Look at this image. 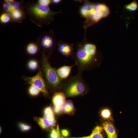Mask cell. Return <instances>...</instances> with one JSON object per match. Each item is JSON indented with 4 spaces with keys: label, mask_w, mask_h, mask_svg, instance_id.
<instances>
[{
    "label": "cell",
    "mask_w": 138,
    "mask_h": 138,
    "mask_svg": "<svg viewBox=\"0 0 138 138\" xmlns=\"http://www.w3.org/2000/svg\"><path fill=\"white\" fill-rule=\"evenodd\" d=\"M23 9L25 14L29 17L30 21L40 27L50 23L56 13L51 11L48 6L42 5L38 1L27 3Z\"/></svg>",
    "instance_id": "cell-1"
},
{
    "label": "cell",
    "mask_w": 138,
    "mask_h": 138,
    "mask_svg": "<svg viewBox=\"0 0 138 138\" xmlns=\"http://www.w3.org/2000/svg\"><path fill=\"white\" fill-rule=\"evenodd\" d=\"M42 64L45 76L48 82L54 86H58L60 82L59 77L56 71L50 65L44 54L42 56Z\"/></svg>",
    "instance_id": "cell-2"
},
{
    "label": "cell",
    "mask_w": 138,
    "mask_h": 138,
    "mask_svg": "<svg viewBox=\"0 0 138 138\" xmlns=\"http://www.w3.org/2000/svg\"><path fill=\"white\" fill-rule=\"evenodd\" d=\"M25 79L28 83L38 88L44 95L48 94L45 83L41 72L33 77H26Z\"/></svg>",
    "instance_id": "cell-3"
},
{
    "label": "cell",
    "mask_w": 138,
    "mask_h": 138,
    "mask_svg": "<svg viewBox=\"0 0 138 138\" xmlns=\"http://www.w3.org/2000/svg\"><path fill=\"white\" fill-rule=\"evenodd\" d=\"M52 101L55 112L57 114L61 113L62 111V106L66 101L65 94L61 92L55 93L53 97Z\"/></svg>",
    "instance_id": "cell-4"
},
{
    "label": "cell",
    "mask_w": 138,
    "mask_h": 138,
    "mask_svg": "<svg viewBox=\"0 0 138 138\" xmlns=\"http://www.w3.org/2000/svg\"><path fill=\"white\" fill-rule=\"evenodd\" d=\"M84 90V87L82 83L75 82L69 86L66 90V93L68 97H72L82 94Z\"/></svg>",
    "instance_id": "cell-5"
},
{
    "label": "cell",
    "mask_w": 138,
    "mask_h": 138,
    "mask_svg": "<svg viewBox=\"0 0 138 138\" xmlns=\"http://www.w3.org/2000/svg\"><path fill=\"white\" fill-rule=\"evenodd\" d=\"M38 42L43 48L49 49L53 44V40L51 36L44 33H41L37 38Z\"/></svg>",
    "instance_id": "cell-6"
},
{
    "label": "cell",
    "mask_w": 138,
    "mask_h": 138,
    "mask_svg": "<svg viewBox=\"0 0 138 138\" xmlns=\"http://www.w3.org/2000/svg\"><path fill=\"white\" fill-rule=\"evenodd\" d=\"M102 128L108 138H117L116 129L112 123L109 121L105 122L103 123Z\"/></svg>",
    "instance_id": "cell-7"
},
{
    "label": "cell",
    "mask_w": 138,
    "mask_h": 138,
    "mask_svg": "<svg viewBox=\"0 0 138 138\" xmlns=\"http://www.w3.org/2000/svg\"><path fill=\"white\" fill-rule=\"evenodd\" d=\"M95 6L96 5L89 2L86 3L81 8V14L84 17L88 18L94 11Z\"/></svg>",
    "instance_id": "cell-8"
},
{
    "label": "cell",
    "mask_w": 138,
    "mask_h": 138,
    "mask_svg": "<svg viewBox=\"0 0 138 138\" xmlns=\"http://www.w3.org/2000/svg\"><path fill=\"white\" fill-rule=\"evenodd\" d=\"M103 129V128L101 126L98 125L94 129L91 133L88 136L81 137L67 138H105L102 133Z\"/></svg>",
    "instance_id": "cell-9"
},
{
    "label": "cell",
    "mask_w": 138,
    "mask_h": 138,
    "mask_svg": "<svg viewBox=\"0 0 138 138\" xmlns=\"http://www.w3.org/2000/svg\"><path fill=\"white\" fill-rule=\"evenodd\" d=\"M44 117L49 121L52 127L55 126L56 124L54 114L50 106L46 108L44 110Z\"/></svg>",
    "instance_id": "cell-10"
},
{
    "label": "cell",
    "mask_w": 138,
    "mask_h": 138,
    "mask_svg": "<svg viewBox=\"0 0 138 138\" xmlns=\"http://www.w3.org/2000/svg\"><path fill=\"white\" fill-rule=\"evenodd\" d=\"M77 57L83 63H86L91 60L92 56L89 54L84 49L79 50L77 54Z\"/></svg>",
    "instance_id": "cell-11"
},
{
    "label": "cell",
    "mask_w": 138,
    "mask_h": 138,
    "mask_svg": "<svg viewBox=\"0 0 138 138\" xmlns=\"http://www.w3.org/2000/svg\"><path fill=\"white\" fill-rule=\"evenodd\" d=\"M72 66H65L58 69L56 72L59 77L61 78H67L69 75Z\"/></svg>",
    "instance_id": "cell-12"
},
{
    "label": "cell",
    "mask_w": 138,
    "mask_h": 138,
    "mask_svg": "<svg viewBox=\"0 0 138 138\" xmlns=\"http://www.w3.org/2000/svg\"><path fill=\"white\" fill-rule=\"evenodd\" d=\"M10 14L12 19L19 22L24 18L26 15L23 9L16 10Z\"/></svg>",
    "instance_id": "cell-13"
},
{
    "label": "cell",
    "mask_w": 138,
    "mask_h": 138,
    "mask_svg": "<svg viewBox=\"0 0 138 138\" xmlns=\"http://www.w3.org/2000/svg\"><path fill=\"white\" fill-rule=\"evenodd\" d=\"M62 111L66 114H73L74 111V108L72 102L70 100L66 101L62 106Z\"/></svg>",
    "instance_id": "cell-14"
},
{
    "label": "cell",
    "mask_w": 138,
    "mask_h": 138,
    "mask_svg": "<svg viewBox=\"0 0 138 138\" xmlns=\"http://www.w3.org/2000/svg\"><path fill=\"white\" fill-rule=\"evenodd\" d=\"M35 120L42 129L48 130L51 129L52 126L49 120L44 118H35Z\"/></svg>",
    "instance_id": "cell-15"
},
{
    "label": "cell",
    "mask_w": 138,
    "mask_h": 138,
    "mask_svg": "<svg viewBox=\"0 0 138 138\" xmlns=\"http://www.w3.org/2000/svg\"><path fill=\"white\" fill-rule=\"evenodd\" d=\"M84 49L90 55H94L96 52V46L93 44H88L85 45Z\"/></svg>",
    "instance_id": "cell-16"
},
{
    "label": "cell",
    "mask_w": 138,
    "mask_h": 138,
    "mask_svg": "<svg viewBox=\"0 0 138 138\" xmlns=\"http://www.w3.org/2000/svg\"><path fill=\"white\" fill-rule=\"evenodd\" d=\"M59 50L61 53L65 55H69L71 50V47L66 44L61 45L59 48Z\"/></svg>",
    "instance_id": "cell-17"
},
{
    "label": "cell",
    "mask_w": 138,
    "mask_h": 138,
    "mask_svg": "<svg viewBox=\"0 0 138 138\" xmlns=\"http://www.w3.org/2000/svg\"><path fill=\"white\" fill-rule=\"evenodd\" d=\"M28 53L30 54H34L36 53L38 50V48L37 46L33 43L29 44L27 48Z\"/></svg>",
    "instance_id": "cell-18"
},
{
    "label": "cell",
    "mask_w": 138,
    "mask_h": 138,
    "mask_svg": "<svg viewBox=\"0 0 138 138\" xmlns=\"http://www.w3.org/2000/svg\"><path fill=\"white\" fill-rule=\"evenodd\" d=\"M125 7L131 11H135L138 7V5L136 1L134 0L129 4L125 6Z\"/></svg>",
    "instance_id": "cell-19"
},
{
    "label": "cell",
    "mask_w": 138,
    "mask_h": 138,
    "mask_svg": "<svg viewBox=\"0 0 138 138\" xmlns=\"http://www.w3.org/2000/svg\"><path fill=\"white\" fill-rule=\"evenodd\" d=\"M101 114L102 118L104 119H112L111 112L108 109H105L103 110Z\"/></svg>",
    "instance_id": "cell-20"
},
{
    "label": "cell",
    "mask_w": 138,
    "mask_h": 138,
    "mask_svg": "<svg viewBox=\"0 0 138 138\" xmlns=\"http://www.w3.org/2000/svg\"><path fill=\"white\" fill-rule=\"evenodd\" d=\"M50 138H60V135L59 132V127L57 125L56 129L53 128L50 134Z\"/></svg>",
    "instance_id": "cell-21"
},
{
    "label": "cell",
    "mask_w": 138,
    "mask_h": 138,
    "mask_svg": "<svg viewBox=\"0 0 138 138\" xmlns=\"http://www.w3.org/2000/svg\"><path fill=\"white\" fill-rule=\"evenodd\" d=\"M40 91L39 89L32 85H31L29 89V93L32 96L37 95L39 94Z\"/></svg>",
    "instance_id": "cell-22"
},
{
    "label": "cell",
    "mask_w": 138,
    "mask_h": 138,
    "mask_svg": "<svg viewBox=\"0 0 138 138\" xmlns=\"http://www.w3.org/2000/svg\"><path fill=\"white\" fill-rule=\"evenodd\" d=\"M1 21L3 23H6L10 20V17L8 13H5L1 15L0 17Z\"/></svg>",
    "instance_id": "cell-23"
},
{
    "label": "cell",
    "mask_w": 138,
    "mask_h": 138,
    "mask_svg": "<svg viewBox=\"0 0 138 138\" xmlns=\"http://www.w3.org/2000/svg\"><path fill=\"white\" fill-rule=\"evenodd\" d=\"M28 65L30 69L33 70L37 68L38 64L36 61L34 60H31L29 62Z\"/></svg>",
    "instance_id": "cell-24"
},
{
    "label": "cell",
    "mask_w": 138,
    "mask_h": 138,
    "mask_svg": "<svg viewBox=\"0 0 138 138\" xmlns=\"http://www.w3.org/2000/svg\"><path fill=\"white\" fill-rule=\"evenodd\" d=\"M20 2L14 1L10 3V6L14 8L16 10L23 9L20 7Z\"/></svg>",
    "instance_id": "cell-25"
},
{
    "label": "cell",
    "mask_w": 138,
    "mask_h": 138,
    "mask_svg": "<svg viewBox=\"0 0 138 138\" xmlns=\"http://www.w3.org/2000/svg\"><path fill=\"white\" fill-rule=\"evenodd\" d=\"M19 125L20 128L22 131H28L31 128L30 126L23 123H20Z\"/></svg>",
    "instance_id": "cell-26"
},
{
    "label": "cell",
    "mask_w": 138,
    "mask_h": 138,
    "mask_svg": "<svg viewBox=\"0 0 138 138\" xmlns=\"http://www.w3.org/2000/svg\"><path fill=\"white\" fill-rule=\"evenodd\" d=\"M11 3H5L3 5V8L5 11L10 13V5Z\"/></svg>",
    "instance_id": "cell-27"
},
{
    "label": "cell",
    "mask_w": 138,
    "mask_h": 138,
    "mask_svg": "<svg viewBox=\"0 0 138 138\" xmlns=\"http://www.w3.org/2000/svg\"><path fill=\"white\" fill-rule=\"evenodd\" d=\"M38 2L42 5L48 6L51 3V1L50 0H39Z\"/></svg>",
    "instance_id": "cell-28"
},
{
    "label": "cell",
    "mask_w": 138,
    "mask_h": 138,
    "mask_svg": "<svg viewBox=\"0 0 138 138\" xmlns=\"http://www.w3.org/2000/svg\"><path fill=\"white\" fill-rule=\"evenodd\" d=\"M61 133L64 137H67L69 134L68 131L66 129H62L61 130Z\"/></svg>",
    "instance_id": "cell-29"
},
{
    "label": "cell",
    "mask_w": 138,
    "mask_h": 138,
    "mask_svg": "<svg viewBox=\"0 0 138 138\" xmlns=\"http://www.w3.org/2000/svg\"><path fill=\"white\" fill-rule=\"evenodd\" d=\"M61 0H53L52 1V2L54 3H59Z\"/></svg>",
    "instance_id": "cell-30"
},
{
    "label": "cell",
    "mask_w": 138,
    "mask_h": 138,
    "mask_svg": "<svg viewBox=\"0 0 138 138\" xmlns=\"http://www.w3.org/2000/svg\"><path fill=\"white\" fill-rule=\"evenodd\" d=\"M4 2L5 3L9 2L11 3L15 1L14 0H4Z\"/></svg>",
    "instance_id": "cell-31"
}]
</instances>
